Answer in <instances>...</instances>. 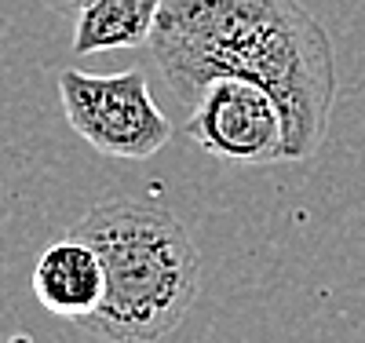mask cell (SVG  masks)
I'll return each instance as SVG.
<instances>
[{
  "label": "cell",
  "instance_id": "obj_6",
  "mask_svg": "<svg viewBox=\"0 0 365 343\" xmlns=\"http://www.w3.org/2000/svg\"><path fill=\"white\" fill-rule=\"evenodd\" d=\"M165 0H91L77 15L73 51H113V48H139L154 34V22Z\"/></svg>",
  "mask_w": 365,
  "mask_h": 343
},
{
  "label": "cell",
  "instance_id": "obj_4",
  "mask_svg": "<svg viewBox=\"0 0 365 343\" xmlns=\"http://www.w3.org/2000/svg\"><path fill=\"white\" fill-rule=\"evenodd\" d=\"M187 135L205 153L234 165L289 161L285 117L270 91L252 81L220 77L197 91L190 103Z\"/></svg>",
  "mask_w": 365,
  "mask_h": 343
},
{
  "label": "cell",
  "instance_id": "obj_5",
  "mask_svg": "<svg viewBox=\"0 0 365 343\" xmlns=\"http://www.w3.org/2000/svg\"><path fill=\"white\" fill-rule=\"evenodd\" d=\"M34 292L55 318L81 322L103 300V267L91 245L81 237H63L48 245L34 267Z\"/></svg>",
  "mask_w": 365,
  "mask_h": 343
},
{
  "label": "cell",
  "instance_id": "obj_7",
  "mask_svg": "<svg viewBox=\"0 0 365 343\" xmlns=\"http://www.w3.org/2000/svg\"><path fill=\"white\" fill-rule=\"evenodd\" d=\"M41 4H44V8H51L55 15H73V19H77V15H81V8H88L91 0H41Z\"/></svg>",
  "mask_w": 365,
  "mask_h": 343
},
{
  "label": "cell",
  "instance_id": "obj_3",
  "mask_svg": "<svg viewBox=\"0 0 365 343\" xmlns=\"http://www.w3.org/2000/svg\"><path fill=\"white\" fill-rule=\"evenodd\" d=\"M58 99H63L70 128L106 158L146 161L172 139V124L154 103L150 84L139 70L113 77L63 70Z\"/></svg>",
  "mask_w": 365,
  "mask_h": 343
},
{
  "label": "cell",
  "instance_id": "obj_2",
  "mask_svg": "<svg viewBox=\"0 0 365 343\" xmlns=\"http://www.w3.org/2000/svg\"><path fill=\"white\" fill-rule=\"evenodd\" d=\"M91 245L103 300L77 325L103 343H158L201 292V252L175 215L135 198H103L66 230Z\"/></svg>",
  "mask_w": 365,
  "mask_h": 343
},
{
  "label": "cell",
  "instance_id": "obj_1",
  "mask_svg": "<svg viewBox=\"0 0 365 343\" xmlns=\"http://www.w3.org/2000/svg\"><path fill=\"white\" fill-rule=\"evenodd\" d=\"M150 55L179 103L220 77L270 91L285 117L289 161L322 146L336 103V55L299 0H165Z\"/></svg>",
  "mask_w": 365,
  "mask_h": 343
}]
</instances>
